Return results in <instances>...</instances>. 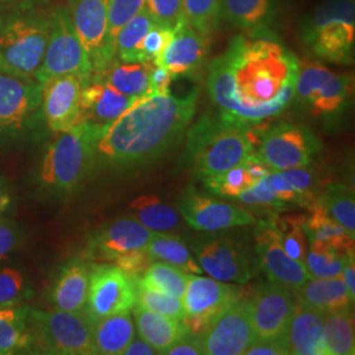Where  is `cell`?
Listing matches in <instances>:
<instances>
[{
	"mask_svg": "<svg viewBox=\"0 0 355 355\" xmlns=\"http://www.w3.org/2000/svg\"><path fill=\"white\" fill-rule=\"evenodd\" d=\"M297 73V57L271 31L246 33L211 62L207 87L224 121L255 127L288 108Z\"/></svg>",
	"mask_w": 355,
	"mask_h": 355,
	"instance_id": "cell-1",
	"label": "cell"
},
{
	"mask_svg": "<svg viewBox=\"0 0 355 355\" xmlns=\"http://www.w3.org/2000/svg\"><path fill=\"white\" fill-rule=\"evenodd\" d=\"M198 91L180 98L170 94L145 95L114 123L96 142V159L129 167L149 164L177 145L196 111Z\"/></svg>",
	"mask_w": 355,
	"mask_h": 355,
	"instance_id": "cell-2",
	"label": "cell"
},
{
	"mask_svg": "<svg viewBox=\"0 0 355 355\" xmlns=\"http://www.w3.org/2000/svg\"><path fill=\"white\" fill-rule=\"evenodd\" d=\"M51 13L26 1L0 6V73L33 78L42 62Z\"/></svg>",
	"mask_w": 355,
	"mask_h": 355,
	"instance_id": "cell-3",
	"label": "cell"
},
{
	"mask_svg": "<svg viewBox=\"0 0 355 355\" xmlns=\"http://www.w3.org/2000/svg\"><path fill=\"white\" fill-rule=\"evenodd\" d=\"M187 140L192 171L204 179L242 162L253 152L257 133L254 127H240L221 117L203 116L191 128Z\"/></svg>",
	"mask_w": 355,
	"mask_h": 355,
	"instance_id": "cell-4",
	"label": "cell"
},
{
	"mask_svg": "<svg viewBox=\"0 0 355 355\" xmlns=\"http://www.w3.org/2000/svg\"><path fill=\"white\" fill-rule=\"evenodd\" d=\"M104 128L80 121L57 133L44 155L40 168V183L54 192H70L87 177L96 161V142Z\"/></svg>",
	"mask_w": 355,
	"mask_h": 355,
	"instance_id": "cell-5",
	"label": "cell"
},
{
	"mask_svg": "<svg viewBox=\"0 0 355 355\" xmlns=\"http://www.w3.org/2000/svg\"><path fill=\"white\" fill-rule=\"evenodd\" d=\"M31 349L53 355H92V320L85 312L40 311L29 308Z\"/></svg>",
	"mask_w": 355,
	"mask_h": 355,
	"instance_id": "cell-6",
	"label": "cell"
},
{
	"mask_svg": "<svg viewBox=\"0 0 355 355\" xmlns=\"http://www.w3.org/2000/svg\"><path fill=\"white\" fill-rule=\"evenodd\" d=\"M305 44L318 57L334 64L354 58V0H330L322 4L303 28Z\"/></svg>",
	"mask_w": 355,
	"mask_h": 355,
	"instance_id": "cell-7",
	"label": "cell"
},
{
	"mask_svg": "<svg viewBox=\"0 0 355 355\" xmlns=\"http://www.w3.org/2000/svg\"><path fill=\"white\" fill-rule=\"evenodd\" d=\"M94 74L89 54L71 23L67 7L51 13V31L42 62L35 79L44 83L55 76H78L86 85Z\"/></svg>",
	"mask_w": 355,
	"mask_h": 355,
	"instance_id": "cell-8",
	"label": "cell"
},
{
	"mask_svg": "<svg viewBox=\"0 0 355 355\" xmlns=\"http://www.w3.org/2000/svg\"><path fill=\"white\" fill-rule=\"evenodd\" d=\"M350 76L336 74L318 62L299 61L295 96L311 114L330 116L341 112L350 98Z\"/></svg>",
	"mask_w": 355,
	"mask_h": 355,
	"instance_id": "cell-9",
	"label": "cell"
},
{
	"mask_svg": "<svg viewBox=\"0 0 355 355\" xmlns=\"http://www.w3.org/2000/svg\"><path fill=\"white\" fill-rule=\"evenodd\" d=\"M136 305V278L114 263L89 266V292L85 313L92 321L129 312Z\"/></svg>",
	"mask_w": 355,
	"mask_h": 355,
	"instance_id": "cell-10",
	"label": "cell"
},
{
	"mask_svg": "<svg viewBox=\"0 0 355 355\" xmlns=\"http://www.w3.org/2000/svg\"><path fill=\"white\" fill-rule=\"evenodd\" d=\"M239 300L240 290L229 282L190 274L182 297V320L191 333L199 334Z\"/></svg>",
	"mask_w": 355,
	"mask_h": 355,
	"instance_id": "cell-11",
	"label": "cell"
},
{
	"mask_svg": "<svg viewBox=\"0 0 355 355\" xmlns=\"http://www.w3.org/2000/svg\"><path fill=\"white\" fill-rule=\"evenodd\" d=\"M67 10L76 35L89 54L94 74L102 73L116 60L108 36L107 0H67Z\"/></svg>",
	"mask_w": 355,
	"mask_h": 355,
	"instance_id": "cell-12",
	"label": "cell"
},
{
	"mask_svg": "<svg viewBox=\"0 0 355 355\" xmlns=\"http://www.w3.org/2000/svg\"><path fill=\"white\" fill-rule=\"evenodd\" d=\"M42 105V85L33 78L0 73V137L24 133Z\"/></svg>",
	"mask_w": 355,
	"mask_h": 355,
	"instance_id": "cell-13",
	"label": "cell"
},
{
	"mask_svg": "<svg viewBox=\"0 0 355 355\" xmlns=\"http://www.w3.org/2000/svg\"><path fill=\"white\" fill-rule=\"evenodd\" d=\"M318 150V141L306 128L279 124L268 129L259 144V155L272 171L308 166Z\"/></svg>",
	"mask_w": 355,
	"mask_h": 355,
	"instance_id": "cell-14",
	"label": "cell"
},
{
	"mask_svg": "<svg viewBox=\"0 0 355 355\" xmlns=\"http://www.w3.org/2000/svg\"><path fill=\"white\" fill-rule=\"evenodd\" d=\"M199 337L204 354H243L257 337L249 299L229 306L208 329L199 333Z\"/></svg>",
	"mask_w": 355,
	"mask_h": 355,
	"instance_id": "cell-15",
	"label": "cell"
},
{
	"mask_svg": "<svg viewBox=\"0 0 355 355\" xmlns=\"http://www.w3.org/2000/svg\"><path fill=\"white\" fill-rule=\"evenodd\" d=\"M154 233L135 217L117 218L89 236L83 257L89 261L112 263L124 254L146 248Z\"/></svg>",
	"mask_w": 355,
	"mask_h": 355,
	"instance_id": "cell-16",
	"label": "cell"
},
{
	"mask_svg": "<svg viewBox=\"0 0 355 355\" xmlns=\"http://www.w3.org/2000/svg\"><path fill=\"white\" fill-rule=\"evenodd\" d=\"M296 302L291 291L275 283L258 286L249 299L255 336L263 338L283 336Z\"/></svg>",
	"mask_w": 355,
	"mask_h": 355,
	"instance_id": "cell-17",
	"label": "cell"
},
{
	"mask_svg": "<svg viewBox=\"0 0 355 355\" xmlns=\"http://www.w3.org/2000/svg\"><path fill=\"white\" fill-rule=\"evenodd\" d=\"M41 85V111L51 132H64L82 121L80 92L83 82L78 76H55Z\"/></svg>",
	"mask_w": 355,
	"mask_h": 355,
	"instance_id": "cell-18",
	"label": "cell"
},
{
	"mask_svg": "<svg viewBox=\"0 0 355 355\" xmlns=\"http://www.w3.org/2000/svg\"><path fill=\"white\" fill-rule=\"evenodd\" d=\"M193 250L202 270L214 279L242 284L252 278L249 257L241 245L229 239L203 240L193 245Z\"/></svg>",
	"mask_w": 355,
	"mask_h": 355,
	"instance_id": "cell-19",
	"label": "cell"
},
{
	"mask_svg": "<svg viewBox=\"0 0 355 355\" xmlns=\"http://www.w3.org/2000/svg\"><path fill=\"white\" fill-rule=\"evenodd\" d=\"M255 242L261 266L271 283L282 286L295 295L306 280L312 278L304 263L286 253L275 229L270 224L258 232Z\"/></svg>",
	"mask_w": 355,
	"mask_h": 355,
	"instance_id": "cell-20",
	"label": "cell"
},
{
	"mask_svg": "<svg viewBox=\"0 0 355 355\" xmlns=\"http://www.w3.org/2000/svg\"><path fill=\"white\" fill-rule=\"evenodd\" d=\"M180 214L190 227L200 232H218L255 223L250 211L199 193L183 198Z\"/></svg>",
	"mask_w": 355,
	"mask_h": 355,
	"instance_id": "cell-21",
	"label": "cell"
},
{
	"mask_svg": "<svg viewBox=\"0 0 355 355\" xmlns=\"http://www.w3.org/2000/svg\"><path fill=\"white\" fill-rule=\"evenodd\" d=\"M209 36L198 32L183 19L175 28L174 36L154 64L165 67L173 79L196 71L208 55Z\"/></svg>",
	"mask_w": 355,
	"mask_h": 355,
	"instance_id": "cell-22",
	"label": "cell"
},
{
	"mask_svg": "<svg viewBox=\"0 0 355 355\" xmlns=\"http://www.w3.org/2000/svg\"><path fill=\"white\" fill-rule=\"evenodd\" d=\"M139 98L127 96L108 83L91 76L80 92V120L107 127Z\"/></svg>",
	"mask_w": 355,
	"mask_h": 355,
	"instance_id": "cell-23",
	"label": "cell"
},
{
	"mask_svg": "<svg viewBox=\"0 0 355 355\" xmlns=\"http://www.w3.org/2000/svg\"><path fill=\"white\" fill-rule=\"evenodd\" d=\"M324 324L325 313L322 311L297 300L287 329L284 331L288 353L295 355H327Z\"/></svg>",
	"mask_w": 355,
	"mask_h": 355,
	"instance_id": "cell-24",
	"label": "cell"
},
{
	"mask_svg": "<svg viewBox=\"0 0 355 355\" xmlns=\"http://www.w3.org/2000/svg\"><path fill=\"white\" fill-rule=\"evenodd\" d=\"M89 266L74 259L66 263L53 283L49 302L53 309L85 312L89 292Z\"/></svg>",
	"mask_w": 355,
	"mask_h": 355,
	"instance_id": "cell-25",
	"label": "cell"
},
{
	"mask_svg": "<svg viewBox=\"0 0 355 355\" xmlns=\"http://www.w3.org/2000/svg\"><path fill=\"white\" fill-rule=\"evenodd\" d=\"M133 308L135 321L141 338L159 354H165L174 343L190 331L183 320L167 318L140 305H135Z\"/></svg>",
	"mask_w": 355,
	"mask_h": 355,
	"instance_id": "cell-26",
	"label": "cell"
},
{
	"mask_svg": "<svg viewBox=\"0 0 355 355\" xmlns=\"http://www.w3.org/2000/svg\"><path fill=\"white\" fill-rule=\"evenodd\" d=\"M295 297L304 304L322 311L325 315L349 309L353 303L341 275L311 278L295 292Z\"/></svg>",
	"mask_w": 355,
	"mask_h": 355,
	"instance_id": "cell-27",
	"label": "cell"
},
{
	"mask_svg": "<svg viewBox=\"0 0 355 355\" xmlns=\"http://www.w3.org/2000/svg\"><path fill=\"white\" fill-rule=\"evenodd\" d=\"M309 209L311 215L304 220L308 241L325 242L343 255H354V236L343 228L318 200L309 207Z\"/></svg>",
	"mask_w": 355,
	"mask_h": 355,
	"instance_id": "cell-28",
	"label": "cell"
},
{
	"mask_svg": "<svg viewBox=\"0 0 355 355\" xmlns=\"http://www.w3.org/2000/svg\"><path fill=\"white\" fill-rule=\"evenodd\" d=\"M277 0H223V19L246 33L270 31Z\"/></svg>",
	"mask_w": 355,
	"mask_h": 355,
	"instance_id": "cell-29",
	"label": "cell"
},
{
	"mask_svg": "<svg viewBox=\"0 0 355 355\" xmlns=\"http://www.w3.org/2000/svg\"><path fill=\"white\" fill-rule=\"evenodd\" d=\"M153 64L146 62H123L114 60L105 70L98 74H92L95 78L108 83L119 92L132 96L141 98L150 95V67Z\"/></svg>",
	"mask_w": 355,
	"mask_h": 355,
	"instance_id": "cell-30",
	"label": "cell"
},
{
	"mask_svg": "<svg viewBox=\"0 0 355 355\" xmlns=\"http://www.w3.org/2000/svg\"><path fill=\"white\" fill-rule=\"evenodd\" d=\"M135 337V325L129 312L92 321V343L96 354H123Z\"/></svg>",
	"mask_w": 355,
	"mask_h": 355,
	"instance_id": "cell-31",
	"label": "cell"
},
{
	"mask_svg": "<svg viewBox=\"0 0 355 355\" xmlns=\"http://www.w3.org/2000/svg\"><path fill=\"white\" fill-rule=\"evenodd\" d=\"M28 313L29 306L23 304L0 308V355L16 354L31 349Z\"/></svg>",
	"mask_w": 355,
	"mask_h": 355,
	"instance_id": "cell-32",
	"label": "cell"
},
{
	"mask_svg": "<svg viewBox=\"0 0 355 355\" xmlns=\"http://www.w3.org/2000/svg\"><path fill=\"white\" fill-rule=\"evenodd\" d=\"M133 217L144 227L155 233L174 232L180 225L179 214L174 208L153 195H144L130 203Z\"/></svg>",
	"mask_w": 355,
	"mask_h": 355,
	"instance_id": "cell-33",
	"label": "cell"
},
{
	"mask_svg": "<svg viewBox=\"0 0 355 355\" xmlns=\"http://www.w3.org/2000/svg\"><path fill=\"white\" fill-rule=\"evenodd\" d=\"M146 250L150 254L153 261H162L186 271L187 274L200 275L203 272L186 243L175 236L154 233L152 240L146 245Z\"/></svg>",
	"mask_w": 355,
	"mask_h": 355,
	"instance_id": "cell-34",
	"label": "cell"
},
{
	"mask_svg": "<svg viewBox=\"0 0 355 355\" xmlns=\"http://www.w3.org/2000/svg\"><path fill=\"white\" fill-rule=\"evenodd\" d=\"M324 343L327 355L354 354V318L350 308L325 315Z\"/></svg>",
	"mask_w": 355,
	"mask_h": 355,
	"instance_id": "cell-35",
	"label": "cell"
},
{
	"mask_svg": "<svg viewBox=\"0 0 355 355\" xmlns=\"http://www.w3.org/2000/svg\"><path fill=\"white\" fill-rule=\"evenodd\" d=\"M154 24L155 21L146 8L132 17L119 31L114 40L116 58L123 62H137V51L141 41Z\"/></svg>",
	"mask_w": 355,
	"mask_h": 355,
	"instance_id": "cell-36",
	"label": "cell"
},
{
	"mask_svg": "<svg viewBox=\"0 0 355 355\" xmlns=\"http://www.w3.org/2000/svg\"><path fill=\"white\" fill-rule=\"evenodd\" d=\"M189 275L186 271L166 262H154L145 270V272L136 278V282L142 286L157 288L159 291L170 293L177 297H183Z\"/></svg>",
	"mask_w": 355,
	"mask_h": 355,
	"instance_id": "cell-37",
	"label": "cell"
},
{
	"mask_svg": "<svg viewBox=\"0 0 355 355\" xmlns=\"http://www.w3.org/2000/svg\"><path fill=\"white\" fill-rule=\"evenodd\" d=\"M308 246L304 265L312 278H333L341 275L347 259L354 257L343 255L325 242L309 241Z\"/></svg>",
	"mask_w": 355,
	"mask_h": 355,
	"instance_id": "cell-38",
	"label": "cell"
},
{
	"mask_svg": "<svg viewBox=\"0 0 355 355\" xmlns=\"http://www.w3.org/2000/svg\"><path fill=\"white\" fill-rule=\"evenodd\" d=\"M318 203L333 216L352 236L355 233L354 193L343 184H330L318 198Z\"/></svg>",
	"mask_w": 355,
	"mask_h": 355,
	"instance_id": "cell-39",
	"label": "cell"
},
{
	"mask_svg": "<svg viewBox=\"0 0 355 355\" xmlns=\"http://www.w3.org/2000/svg\"><path fill=\"white\" fill-rule=\"evenodd\" d=\"M304 220L305 216H286L270 223V225L275 229L286 253L302 263H304L308 252Z\"/></svg>",
	"mask_w": 355,
	"mask_h": 355,
	"instance_id": "cell-40",
	"label": "cell"
},
{
	"mask_svg": "<svg viewBox=\"0 0 355 355\" xmlns=\"http://www.w3.org/2000/svg\"><path fill=\"white\" fill-rule=\"evenodd\" d=\"M183 13L191 26L209 36L223 21V0H183Z\"/></svg>",
	"mask_w": 355,
	"mask_h": 355,
	"instance_id": "cell-41",
	"label": "cell"
},
{
	"mask_svg": "<svg viewBox=\"0 0 355 355\" xmlns=\"http://www.w3.org/2000/svg\"><path fill=\"white\" fill-rule=\"evenodd\" d=\"M204 183L211 192L225 198H239L243 191L255 184L243 161L227 171L204 178Z\"/></svg>",
	"mask_w": 355,
	"mask_h": 355,
	"instance_id": "cell-42",
	"label": "cell"
},
{
	"mask_svg": "<svg viewBox=\"0 0 355 355\" xmlns=\"http://www.w3.org/2000/svg\"><path fill=\"white\" fill-rule=\"evenodd\" d=\"M136 305L165 315L167 318H183L182 299L157 288L142 286L136 282Z\"/></svg>",
	"mask_w": 355,
	"mask_h": 355,
	"instance_id": "cell-43",
	"label": "cell"
},
{
	"mask_svg": "<svg viewBox=\"0 0 355 355\" xmlns=\"http://www.w3.org/2000/svg\"><path fill=\"white\" fill-rule=\"evenodd\" d=\"M32 296L26 277L16 268L0 270V308L24 304Z\"/></svg>",
	"mask_w": 355,
	"mask_h": 355,
	"instance_id": "cell-44",
	"label": "cell"
},
{
	"mask_svg": "<svg viewBox=\"0 0 355 355\" xmlns=\"http://www.w3.org/2000/svg\"><path fill=\"white\" fill-rule=\"evenodd\" d=\"M173 36L174 28L155 23L141 41L137 51V62L154 64L155 60L164 53Z\"/></svg>",
	"mask_w": 355,
	"mask_h": 355,
	"instance_id": "cell-45",
	"label": "cell"
},
{
	"mask_svg": "<svg viewBox=\"0 0 355 355\" xmlns=\"http://www.w3.org/2000/svg\"><path fill=\"white\" fill-rule=\"evenodd\" d=\"M108 1V36L114 45L119 31L145 8V0H107Z\"/></svg>",
	"mask_w": 355,
	"mask_h": 355,
	"instance_id": "cell-46",
	"label": "cell"
},
{
	"mask_svg": "<svg viewBox=\"0 0 355 355\" xmlns=\"http://www.w3.org/2000/svg\"><path fill=\"white\" fill-rule=\"evenodd\" d=\"M145 8L157 24L175 28L184 19L183 0H145Z\"/></svg>",
	"mask_w": 355,
	"mask_h": 355,
	"instance_id": "cell-47",
	"label": "cell"
},
{
	"mask_svg": "<svg viewBox=\"0 0 355 355\" xmlns=\"http://www.w3.org/2000/svg\"><path fill=\"white\" fill-rule=\"evenodd\" d=\"M286 180L291 184L297 193L300 195L302 203L305 202L308 207H311L318 199L313 196V189L316 184V179L311 170H308L305 166L300 167H292L280 171Z\"/></svg>",
	"mask_w": 355,
	"mask_h": 355,
	"instance_id": "cell-48",
	"label": "cell"
},
{
	"mask_svg": "<svg viewBox=\"0 0 355 355\" xmlns=\"http://www.w3.org/2000/svg\"><path fill=\"white\" fill-rule=\"evenodd\" d=\"M240 202L250 205H265V207H274L282 208L283 202L278 199V196L271 190L270 184L267 183L266 178L259 180L258 183L243 191L241 195L237 198Z\"/></svg>",
	"mask_w": 355,
	"mask_h": 355,
	"instance_id": "cell-49",
	"label": "cell"
},
{
	"mask_svg": "<svg viewBox=\"0 0 355 355\" xmlns=\"http://www.w3.org/2000/svg\"><path fill=\"white\" fill-rule=\"evenodd\" d=\"M152 262L153 258L150 254L148 253L146 248H144V249L132 250L129 253L116 258L112 263L120 267L130 277L139 278L145 272V270L152 265Z\"/></svg>",
	"mask_w": 355,
	"mask_h": 355,
	"instance_id": "cell-50",
	"label": "cell"
},
{
	"mask_svg": "<svg viewBox=\"0 0 355 355\" xmlns=\"http://www.w3.org/2000/svg\"><path fill=\"white\" fill-rule=\"evenodd\" d=\"M246 355H286L288 347L284 340V334L278 337H255L253 343L245 350Z\"/></svg>",
	"mask_w": 355,
	"mask_h": 355,
	"instance_id": "cell-51",
	"label": "cell"
},
{
	"mask_svg": "<svg viewBox=\"0 0 355 355\" xmlns=\"http://www.w3.org/2000/svg\"><path fill=\"white\" fill-rule=\"evenodd\" d=\"M267 183L270 184L271 190L274 191V193L278 196V199L282 200L283 203H302L300 195L297 193V191L292 187L291 184L286 180V178L283 177V174L280 171H271L266 177Z\"/></svg>",
	"mask_w": 355,
	"mask_h": 355,
	"instance_id": "cell-52",
	"label": "cell"
},
{
	"mask_svg": "<svg viewBox=\"0 0 355 355\" xmlns=\"http://www.w3.org/2000/svg\"><path fill=\"white\" fill-rule=\"evenodd\" d=\"M165 354L168 355H203V345L199 334L186 333L179 341L174 343Z\"/></svg>",
	"mask_w": 355,
	"mask_h": 355,
	"instance_id": "cell-53",
	"label": "cell"
},
{
	"mask_svg": "<svg viewBox=\"0 0 355 355\" xmlns=\"http://www.w3.org/2000/svg\"><path fill=\"white\" fill-rule=\"evenodd\" d=\"M19 246V232L10 223L0 221V261L8 258V255Z\"/></svg>",
	"mask_w": 355,
	"mask_h": 355,
	"instance_id": "cell-54",
	"label": "cell"
},
{
	"mask_svg": "<svg viewBox=\"0 0 355 355\" xmlns=\"http://www.w3.org/2000/svg\"><path fill=\"white\" fill-rule=\"evenodd\" d=\"M173 76L159 64H152L150 67V89L155 95H166L170 94V85Z\"/></svg>",
	"mask_w": 355,
	"mask_h": 355,
	"instance_id": "cell-55",
	"label": "cell"
},
{
	"mask_svg": "<svg viewBox=\"0 0 355 355\" xmlns=\"http://www.w3.org/2000/svg\"><path fill=\"white\" fill-rule=\"evenodd\" d=\"M341 277H343V282H345V286L347 288V292L352 297V300L354 302L355 297V263L354 257H352L350 259H347V262L345 263V266L343 268V272H341Z\"/></svg>",
	"mask_w": 355,
	"mask_h": 355,
	"instance_id": "cell-56",
	"label": "cell"
},
{
	"mask_svg": "<svg viewBox=\"0 0 355 355\" xmlns=\"http://www.w3.org/2000/svg\"><path fill=\"white\" fill-rule=\"evenodd\" d=\"M123 354L125 355H153L157 354V352L152 346L142 338H135L128 343L125 350Z\"/></svg>",
	"mask_w": 355,
	"mask_h": 355,
	"instance_id": "cell-57",
	"label": "cell"
},
{
	"mask_svg": "<svg viewBox=\"0 0 355 355\" xmlns=\"http://www.w3.org/2000/svg\"><path fill=\"white\" fill-rule=\"evenodd\" d=\"M11 205V195L3 180H0V215L4 214Z\"/></svg>",
	"mask_w": 355,
	"mask_h": 355,
	"instance_id": "cell-58",
	"label": "cell"
},
{
	"mask_svg": "<svg viewBox=\"0 0 355 355\" xmlns=\"http://www.w3.org/2000/svg\"><path fill=\"white\" fill-rule=\"evenodd\" d=\"M17 1H26V0H0V3H17Z\"/></svg>",
	"mask_w": 355,
	"mask_h": 355,
	"instance_id": "cell-59",
	"label": "cell"
}]
</instances>
